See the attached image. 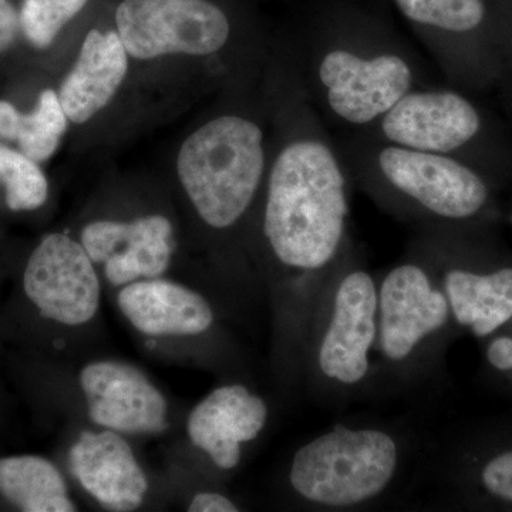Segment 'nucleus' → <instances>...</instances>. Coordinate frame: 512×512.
I'll return each instance as SVG.
<instances>
[{
    "mask_svg": "<svg viewBox=\"0 0 512 512\" xmlns=\"http://www.w3.org/2000/svg\"><path fill=\"white\" fill-rule=\"evenodd\" d=\"M409 440L380 424H336L306 441L288 470L292 493L318 511L372 507L400 483Z\"/></svg>",
    "mask_w": 512,
    "mask_h": 512,
    "instance_id": "423d86ee",
    "label": "nucleus"
},
{
    "mask_svg": "<svg viewBox=\"0 0 512 512\" xmlns=\"http://www.w3.org/2000/svg\"><path fill=\"white\" fill-rule=\"evenodd\" d=\"M487 360L495 370L510 372L512 370L511 336H498L491 340L487 348Z\"/></svg>",
    "mask_w": 512,
    "mask_h": 512,
    "instance_id": "bb28decb",
    "label": "nucleus"
},
{
    "mask_svg": "<svg viewBox=\"0 0 512 512\" xmlns=\"http://www.w3.org/2000/svg\"><path fill=\"white\" fill-rule=\"evenodd\" d=\"M476 228L414 229L412 242L439 279L456 325L485 338L512 319V265L485 266L483 255L477 262Z\"/></svg>",
    "mask_w": 512,
    "mask_h": 512,
    "instance_id": "9d476101",
    "label": "nucleus"
},
{
    "mask_svg": "<svg viewBox=\"0 0 512 512\" xmlns=\"http://www.w3.org/2000/svg\"><path fill=\"white\" fill-rule=\"evenodd\" d=\"M80 244L93 264H104L111 285L126 286L160 278L167 271L173 256V225L161 215L131 222L96 221L83 229Z\"/></svg>",
    "mask_w": 512,
    "mask_h": 512,
    "instance_id": "4468645a",
    "label": "nucleus"
},
{
    "mask_svg": "<svg viewBox=\"0 0 512 512\" xmlns=\"http://www.w3.org/2000/svg\"><path fill=\"white\" fill-rule=\"evenodd\" d=\"M0 494L25 512H74L55 464L37 456L0 458Z\"/></svg>",
    "mask_w": 512,
    "mask_h": 512,
    "instance_id": "6ab92c4d",
    "label": "nucleus"
},
{
    "mask_svg": "<svg viewBox=\"0 0 512 512\" xmlns=\"http://www.w3.org/2000/svg\"><path fill=\"white\" fill-rule=\"evenodd\" d=\"M453 326L439 279L410 241L403 258L377 276V393L434 389Z\"/></svg>",
    "mask_w": 512,
    "mask_h": 512,
    "instance_id": "20e7f679",
    "label": "nucleus"
},
{
    "mask_svg": "<svg viewBox=\"0 0 512 512\" xmlns=\"http://www.w3.org/2000/svg\"><path fill=\"white\" fill-rule=\"evenodd\" d=\"M298 72L320 117L342 133L369 130L407 93L431 86L412 47L376 28L319 30Z\"/></svg>",
    "mask_w": 512,
    "mask_h": 512,
    "instance_id": "7ed1b4c3",
    "label": "nucleus"
},
{
    "mask_svg": "<svg viewBox=\"0 0 512 512\" xmlns=\"http://www.w3.org/2000/svg\"><path fill=\"white\" fill-rule=\"evenodd\" d=\"M79 483L106 510L130 512L143 504L148 480L120 433L83 431L69 454Z\"/></svg>",
    "mask_w": 512,
    "mask_h": 512,
    "instance_id": "dca6fc26",
    "label": "nucleus"
},
{
    "mask_svg": "<svg viewBox=\"0 0 512 512\" xmlns=\"http://www.w3.org/2000/svg\"><path fill=\"white\" fill-rule=\"evenodd\" d=\"M450 86L474 94L505 79L487 0H393Z\"/></svg>",
    "mask_w": 512,
    "mask_h": 512,
    "instance_id": "1a4fd4ad",
    "label": "nucleus"
},
{
    "mask_svg": "<svg viewBox=\"0 0 512 512\" xmlns=\"http://www.w3.org/2000/svg\"><path fill=\"white\" fill-rule=\"evenodd\" d=\"M190 512H237L239 507L227 495L220 493H200L191 501Z\"/></svg>",
    "mask_w": 512,
    "mask_h": 512,
    "instance_id": "a878e982",
    "label": "nucleus"
},
{
    "mask_svg": "<svg viewBox=\"0 0 512 512\" xmlns=\"http://www.w3.org/2000/svg\"><path fill=\"white\" fill-rule=\"evenodd\" d=\"M86 3L87 0H23L20 29L33 46L46 49Z\"/></svg>",
    "mask_w": 512,
    "mask_h": 512,
    "instance_id": "4be33fe9",
    "label": "nucleus"
},
{
    "mask_svg": "<svg viewBox=\"0 0 512 512\" xmlns=\"http://www.w3.org/2000/svg\"><path fill=\"white\" fill-rule=\"evenodd\" d=\"M285 106L281 143L268 158L259 231L281 274L289 348L301 372L320 296L355 242L350 234L352 180L299 72L293 73Z\"/></svg>",
    "mask_w": 512,
    "mask_h": 512,
    "instance_id": "f257e3e1",
    "label": "nucleus"
},
{
    "mask_svg": "<svg viewBox=\"0 0 512 512\" xmlns=\"http://www.w3.org/2000/svg\"><path fill=\"white\" fill-rule=\"evenodd\" d=\"M377 276L355 242L339 262L306 338L302 373L318 403L345 406L377 393Z\"/></svg>",
    "mask_w": 512,
    "mask_h": 512,
    "instance_id": "39448f33",
    "label": "nucleus"
},
{
    "mask_svg": "<svg viewBox=\"0 0 512 512\" xmlns=\"http://www.w3.org/2000/svg\"><path fill=\"white\" fill-rule=\"evenodd\" d=\"M352 184L414 229L481 227L495 212V185L454 158L359 133L335 138Z\"/></svg>",
    "mask_w": 512,
    "mask_h": 512,
    "instance_id": "f03ea898",
    "label": "nucleus"
},
{
    "mask_svg": "<svg viewBox=\"0 0 512 512\" xmlns=\"http://www.w3.org/2000/svg\"><path fill=\"white\" fill-rule=\"evenodd\" d=\"M120 311L147 336H195L214 325V311L200 293L164 279H140L119 293Z\"/></svg>",
    "mask_w": 512,
    "mask_h": 512,
    "instance_id": "f3484780",
    "label": "nucleus"
},
{
    "mask_svg": "<svg viewBox=\"0 0 512 512\" xmlns=\"http://www.w3.org/2000/svg\"><path fill=\"white\" fill-rule=\"evenodd\" d=\"M23 286L43 318L67 326L90 322L100 306L99 275L82 244L47 235L30 255Z\"/></svg>",
    "mask_w": 512,
    "mask_h": 512,
    "instance_id": "f8f14e48",
    "label": "nucleus"
},
{
    "mask_svg": "<svg viewBox=\"0 0 512 512\" xmlns=\"http://www.w3.org/2000/svg\"><path fill=\"white\" fill-rule=\"evenodd\" d=\"M511 221H512V214H511Z\"/></svg>",
    "mask_w": 512,
    "mask_h": 512,
    "instance_id": "c85d7f7f",
    "label": "nucleus"
},
{
    "mask_svg": "<svg viewBox=\"0 0 512 512\" xmlns=\"http://www.w3.org/2000/svg\"><path fill=\"white\" fill-rule=\"evenodd\" d=\"M494 28L504 60L505 79L512 80V0L510 8L503 10L501 15L494 19Z\"/></svg>",
    "mask_w": 512,
    "mask_h": 512,
    "instance_id": "b1692460",
    "label": "nucleus"
},
{
    "mask_svg": "<svg viewBox=\"0 0 512 512\" xmlns=\"http://www.w3.org/2000/svg\"><path fill=\"white\" fill-rule=\"evenodd\" d=\"M117 33L130 56H212L228 46L227 13L210 0H124L116 12Z\"/></svg>",
    "mask_w": 512,
    "mask_h": 512,
    "instance_id": "9b49d317",
    "label": "nucleus"
},
{
    "mask_svg": "<svg viewBox=\"0 0 512 512\" xmlns=\"http://www.w3.org/2000/svg\"><path fill=\"white\" fill-rule=\"evenodd\" d=\"M19 15L9 0H0V53L6 52L18 35Z\"/></svg>",
    "mask_w": 512,
    "mask_h": 512,
    "instance_id": "393cba45",
    "label": "nucleus"
},
{
    "mask_svg": "<svg viewBox=\"0 0 512 512\" xmlns=\"http://www.w3.org/2000/svg\"><path fill=\"white\" fill-rule=\"evenodd\" d=\"M67 116L53 90L40 93L35 110L20 113L9 101L0 100V138L19 144L20 151L36 163L56 153L67 130Z\"/></svg>",
    "mask_w": 512,
    "mask_h": 512,
    "instance_id": "aec40b11",
    "label": "nucleus"
},
{
    "mask_svg": "<svg viewBox=\"0 0 512 512\" xmlns=\"http://www.w3.org/2000/svg\"><path fill=\"white\" fill-rule=\"evenodd\" d=\"M363 136L470 165L495 185H512V126L454 86L407 93Z\"/></svg>",
    "mask_w": 512,
    "mask_h": 512,
    "instance_id": "0eeeda50",
    "label": "nucleus"
},
{
    "mask_svg": "<svg viewBox=\"0 0 512 512\" xmlns=\"http://www.w3.org/2000/svg\"><path fill=\"white\" fill-rule=\"evenodd\" d=\"M80 386L97 426L128 434L167 429V400L137 367L117 360L93 362L80 373Z\"/></svg>",
    "mask_w": 512,
    "mask_h": 512,
    "instance_id": "ddd939ff",
    "label": "nucleus"
},
{
    "mask_svg": "<svg viewBox=\"0 0 512 512\" xmlns=\"http://www.w3.org/2000/svg\"><path fill=\"white\" fill-rule=\"evenodd\" d=\"M0 184L12 211H32L47 200L49 185L36 161L0 144Z\"/></svg>",
    "mask_w": 512,
    "mask_h": 512,
    "instance_id": "412c9836",
    "label": "nucleus"
},
{
    "mask_svg": "<svg viewBox=\"0 0 512 512\" xmlns=\"http://www.w3.org/2000/svg\"><path fill=\"white\" fill-rule=\"evenodd\" d=\"M478 483L494 500L512 504V448L485 461L478 471Z\"/></svg>",
    "mask_w": 512,
    "mask_h": 512,
    "instance_id": "5701e85b",
    "label": "nucleus"
},
{
    "mask_svg": "<svg viewBox=\"0 0 512 512\" xmlns=\"http://www.w3.org/2000/svg\"><path fill=\"white\" fill-rule=\"evenodd\" d=\"M127 70L128 53L119 33L90 30L57 93L67 119L76 124L93 119L113 99Z\"/></svg>",
    "mask_w": 512,
    "mask_h": 512,
    "instance_id": "a211bd4d",
    "label": "nucleus"
},
{
    "mask_svg": "<svg viewBox=\"0 0 512 512\" xmlns=\"http://www.w3.org/2000/svg\"><path fill=\"white\" fill-rule=\"evenodd\" d=\"M268 158L259 121L221 114L184 141L178 177L201 220L215 231H231L262 197Z\"/></svg>",
    "mask_w": 512,
    "mask_h": 512,
    "instance_id": "6e6552de",
    "label": "nucleus"
},
{
    "mask_svg": "<svg viewBox=\"0 0 512 512\" xmlns=\"http://www.w3.org/2000/svg\"><path fill=\"white\" fill-rule=\"evenodd\" d=\"M268 404L239 383L212 390L188 417V436L222 471L242 460L245 444L258 439L268 421Z\"/></svg>",
    "mask_w": 512,
    "mask_h": 512,
    "instance_id": "2eb2a0df",
    "label": "nucleus"
},
{
    "mask_svg": "<svg viewBox=\"0 0 512 512\" xmlns=\"http://www.w3.org/2000/svg\"><path fill=\"white\" fill-rule=\"evenodd\" d=\"M495 92H497L498 103H500L505 119L510 121L512 126V80L505 79Z\"/></svg>",
    "mask_w": 512,
    "mask_h": 512,
    "instance_id": "cd10ccee",
    "label": "nucleus"
}]
</instances>
